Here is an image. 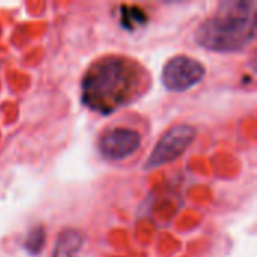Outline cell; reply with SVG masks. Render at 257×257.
Returning <instances> with one entry per match:
<instances>
[{
    "instance_id": "4",
    "label": "cell",
    "mask_w": 257,
    "mask_h": 257,
    "mask_svg": "<svg viewBox=\"0 0 257 257\" xmlns=\"http://www.w3.org/2000/svg\"><path fill=\"white\" fill-rule=\"evenodd\" d=\"M206 75L205 65L191 56H175L167 60L161 72V81L170 92H185L197 86Z\"/></svg>"
},
{
    "instance_id": "6",
    "label": "cell",
    "mask_w": 257,
    "mask_h": 257,
    "mask_svg": "<svg viewBox=\"0 0 257 257\" xmlns=\"http://www.w3.org/2000/svg\"><path fill=\"white\" fill-rule=\"evenodd\" d=\"M83 233L77 229H63L54 244L53 257H74L83 247Z\"/></svg>"
},
{
    "instance_id": "3",
    "label": "cell",
    "mask_w": 257,
    "mask_h": 257,
    "mask_svg": "<svg viewBox=\"0 0 257 257\" xmlns=\"http://www.w3.org/2000/svg\"><path fill=\"white\" fill-rule=\"evenodd\" d=\"M197 130L188 123H179L170 128L155 145L149 158L145 163L146 170H152L176 161L194 142Z\"/></svg>"
},
{
    "instance_id": "5",
    "label": "cell",
    "mask_w": 257,
    "mask_h": 257,
    "mask_svg": "<svg viewBox=\"0 0 257 257\" xmlns=\"http://www.w3.org/2000/svg\"><path fill=\"white\" fill-rule=\"evenodd\" d=\"M142 145V136L130 128H111L105 131L98 142L102 158L108 161H120L133 155Z\"/></svg>"
},
{
    "instance_id": "7",
    "label": "cell",
    "mask_w": 257,
    "mask_h": 257,
    "mask_svg": "<svg viewBox=\"0 0 257 257\" xmlns=\"http://www.w3.org/2000/svg\"><path fill=\"white\" fill-rule=\"evenodd\" d=\"M120 9H122V12H120V24L123 26V29L133 32L139 26L146 24L148 17H146V14L140 8H136V6H122Z\"/></svg>"
},
{
    "instance_id": "8",
    "label": "cell",
    "mask_w": 257,
    "mask_h": 257,
    "mask_svg": "<svg viewBox=\"0 0 257 257\" xmlns=\"http://www.w3.org/2000/svg\"><path fill=\"white\" fill-rule=\"evenodd\" d=\"M45 242H47V233H45V229L42 226H36L33 229L29 230L26 239H24V250L32 254V256H38L44 247H45Z\"/></svg>"
},
{
    "instance_id": "1",
    "label": "cell",
    "mask_w": 257,
    "mask_h": 257,
    "mask_svg": "<svg viewBox=\"0 0 257 257\" xmlns=\"http://www.w3.org/2000/svg\"><path fill=\"white\" fill-rule=\"evenodd\" d=\"M143 72L133 59L102 57L87 68L81 80V101L92 111L111 114L136 98L143 83Z\"/></svg>"
},
{
    "instance_id": "2",
    "label": "cell",
    "mask_w": 257,
    "mask_h": 257,
    "mask_svg": "<svg viewBox=\"0 0 257 257\" xmlns=\"http://www.w3.org/2000/svg\"><path fill=\"white\" fill-rule=\"evenodd\" d=\"M256 2L229 0L196 30V42L215 53H238L256 38Z\"/></svg>"
}]
</instances>
